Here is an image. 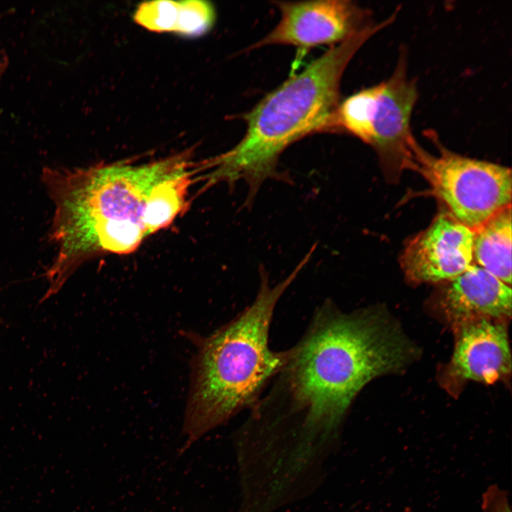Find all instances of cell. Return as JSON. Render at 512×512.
Returning <instances> with one entry per match:
<instances>
[{
  "label": "cell",
  "instance_id": "11",
  "mask_svg": "<svg viewBox=\"0 0 512 512\" xmlns=\"http://www.w3.org/2000/svg\"><path fill=\"white\" fill-rule=\"evenodd\" d=\"M134 18L152 31L195 36L210 30L215 13L213 6L205 1H154L139 5Z\"/></svg>",
  "mask_w": 512,
  "mask_h": 512
},
{
  "label": "cell",
  "instance_id": "13",
  "mask_svg": "<svg viewBox=\"0 0 512 512\" xmlns=\"http://www.w3.org/2000/svg\"><path fill=\"white\" fill-rule=\"evenodd\" d=\"M481 508L484 512H511L507 491L498 485L490 486L482 495Z\"/></svg>",
  "mask_w": 512,
  "mask_h": 512
},
{
  "label": "cell",
  "instance_id": "7",
  "mask_svg": "<svg viewBox=\"0 0 512 512\" xmlns=\"http://www.w3.org/2000/svg\"><path fill=\"white\" fill-rule=\"evenodd\" d=\"M281 18L249 50L270 45H289L301 53L320 45L339 44L375 23L370 11L348 0L275 1Z\"/></svg>",
  "mask_w": 512,
  "mask_h": 512
},
{
  "label": "cell",
  "instance_id": "4",
  "mask_svg": "<svg viewBox=\"0 0 512 512\" xmlns=\"http://www.w3.org/2000/svg\"><path fill=\"white\" fill-rule=\"evenodd\" d=\"M308 262L304 257L274 287L260 267L254 302L202 342L193 364L183 450L240 410L253 407L267 383L287 363L289 349L278 352L269 346L270 326L277 302Z\"/></svg>",
  "mask_w": 512,
  "mask_h": 512
},
{
  "label": "cell",
  "instance_id": "6",
  "mask_svg": "<svg viewBox=\"0 0 512 512\" xmlns=\"http://www.w3.org/2000/svg\"><path fill=\"white\" fill-rule=\"evenodd\" d=\"M433 136L439 154L432 155L420 146L416 171L426 178L449 214L474 231L511 206L509 168L452 152Z\"/></svg>",
  "mask_w": 512,
  "mask_h": 512
},
{
  "label": "cell",
  "instance_id": "15",
  "mask_svg": "<svg viewBox=\"0 0 512 512\" xmlns=\"http://www.w3.org/2000/svg\"><path fill=\"white\" fill-rule=\"evenodd\" d=\"M1 323H2V321H1V318H0V324H1Z\"/></svg>",
  "mask_w": 512,
  "mask_h": 512
},
{
  "label": "cell",
  "instance_id": "12",
  "mask_svg": "<svg viewBox=\"0 0 512 512\" xmlns=\"http://www.w3.org/2000/svg\"><path fill=\"white\" fill-rule=\"evenodd\" d=\"M511 206L474 230L473 262L508 285L511 284Z\"/></svg>",
  "mask_w": 512,
  "mask_h": 512
},
{
  "label": "cell",
  "instance_id": "9",
  "mask_svg": "<svg viewBox=\"0 0 512 512\" xmlns=\"http://www.w3.org/2000/svg\"><path fill=\"white\" fill-rule=\"evenodd\" d=\"M451 368L461 379L486 383L508 374L511 356L506 329L485 319L466 323L456 343Z\"/></svg>",
  "mask_w": 512,
  "mask_h": 512
},
{
  "label": "cell",
  "instance_id": "2",
  "mask_svg": "<svg viewBox=\"0 0 512 512\" xmlns=\"http://www.w3.org/2000/svg\"><path fill=\"white\" fill-rule=\"evenodd\" d=\"M263 403L303 414L310 427H331L377 376L407 364L403 334L380 312L343 313L331 302L315 313Z\"/></svg>",
  "mask_w": 512,
  "mask_h": 512
},
{
  "label": "cell",
  "instance_id": "14",
  "mask_svg": "<svg viewBox=\"0 0 512 512\" xmlns=\"http://www.w3.org/2000/svg\"><path fill=\"white\" fill-rule=\"evenodd\" d=\"M8 65V57L4 51L0 50V78L5 73Z\"/></svg>",
  "mask_w": 512,
  "mask_h": 512
},
{
  "label": "cell",
  "instance_id": "1",
  "mask_svg": "<svg viewBox=\"0 0 512 512\" xmlns=\"http://www.w3.org/2000/svg\"><path fill=\"white\" fill-rule=\"evenodd\" d=\"M196 175L188 151L151 162L73 169L46 167L41 180L54 205L48 233L56 255L45 272L43 301L100 253L127 254L187 210Z\"/></svg>",
  "mask_w": 512,
  "mask_h": 512
},
{
  "label": "cell",
  "instance_id": "5",
  "mask_svg": "<svg viewBox=\"0 0 512 512\" xmlns=\"http://www.w3.org/2000/svg\"><path fill=\"white\" fill-rule=\"evenodd\" d=\"M418 97L415 80L407 75V50H400L392 75L339 103L328 131L346 132L370 146L385 175L397 181L405 169L416 171L420 146L411 130Z\"/></svg>",
  "mask_w": 512,
  "mask_h": 512
},
{
  "label": "cell",
  "instance_id": "10",
  "mask_svg": "<svg viewBox=\"0 0 512 512\" xmlns=\"http://www.w3.org/2000/svg\"><path fill=\"white\" fill-rule=\"evenodd\" d=\"M447 282L442 303L452 318L464 321L478 315L493 317L511 315V287L482 267L473 264Z\"/></svg>",
  "mask_w": 512,
  "mask_h": 512
},
{
  "label": "cell",
  "instance_id": "8",
  "mask_svg": "<svg viewBox=\"0 0 512 512\" xmlns=\"http://www.w3.org/2000/svg\"><path fill=\"white\" fill-rule=\"evenodd\" d=\"M473 242L474 231L444 212L408 242L400 263L411 282H447L473 265Z\"/></svg>",
  "mask_w": 512,
  "mask_h": 512
},
{
  "label": "cell",
  "instance_id": "3",
  "mask_svg": "<svg viewBox=\"0 0 512 512\" xmlns=\"http://www.w3.org/2000/svg\"><path fill=\"white\" fill-rule=\"evenodd\" d=\"M378 27L370 26L332 47L298 74L267 94L244 116L246 132L225 153L200 163L206 186L219 182L233 185L243 180L250 205L267 179L289 182L279 171V157L293 142L315 132L326 131L339 104L343 72L359 48Z\"/></svg>",
  "mask_w": 512,
  "mask_h": 512
}]
</instances>
